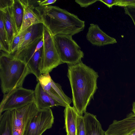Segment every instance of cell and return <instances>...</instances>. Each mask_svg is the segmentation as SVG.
<instances>
[{"mask_svg":"<svg viewBox=\"0 0 135 135\" xmlns=\"http://www.w3.org/2000/svg\"><path fill=\"white\" fill-rule=\"evenodd\" d=\"M32 25L31 21L27 15L24 9L23 16L21 29L19 33L27 29Z\"/></svg>","mask_w":135,"mask_h":135,"instance_id":"cb8c5ba5","label":"cell"},{"mask_svg":"<svg viewBox=\"0 0 135 135\" xmlns=\"http://www.w3.org/2000/svg\"><path fill=\"white\" fill-rule=\"evenodd\" d=\"M35 100L22 107L11 110L13 130L23 134L29 123L39 111Z\"/></svg>","mask_w":135,"mask_h":135,"instance_id":"ba28073f","label":"cell"},{"mask_svg":"<svg viewBox=\"0 0 135 135\" xmlns=\"http://www.w3.org/2000/svg\"><path fill=\"white\" fill-rule=\"evenodd\" d=\"M34 101V90L22 87L15 89L4 94L0 104V115L4 111L22 107Z\"/></svg>","mask_w":135,"mask_h":135,"instance_id":"8992f818","label":"cell"},{"mask_svg":"<svg viewBox=\"0 0 135 135\" xmlns=\"http://www.w3.org/2000/svg\"><path fill=\"white\" fill-rule=\"evenodd\" d=\"M67 76L71 89L73 107L79 115L83 116L98 88V73L81 61L68 65Z\"/></svg>","mask_w":135,"mask_h":135,"instance_id":"6da1fadb","label":"cell"},{"mask_svg":"<svg viewBox=\"0 0 135 135\" xmlns=\"http://www.w3.org/2000/svg\"><path fill=\"white\" fill-rule=\"evenodd\" d=\"M43 45L41 60L42 74L49 73L62 62L57 52L53 36L43 24Z\"/></svg>","mask_w":135,"mask_h":135,"instance_id":"5b68a950","label":"cell"},{"mask_svg":"<svg viewBox=\"0 0 135 135\" xmlns=\"http://www.w3.org/2000/svg\"><path fill=\"white\" fill-rule=\"evenodd\" d=\"M0 45H2L6 52L11 54L10 46L3 22V15L0 10Z\"/></svg>","mask_w":135,"mask_h":135,"instance_id":"44dd1931","label":"cell"},{"mask_svg":"<svg viewBox=\"0 0 135 135\" xmlns=\"http://www.w3.org/2000/svg\"><path fill=\"white\" fill-rule=\"evenodd\" d=\"M56 0H46L44 1H37L39 6H47L50 4L53 3L55 2Z\"/></svg>","mask_w":135,"mask_h":135,"instance_id":"f546056e","label":"cell"},{"mask_svg":"<svg viewBox=\"0 0 135 135\" xmlns=\"http://www.w3.org/2000/svg\"><path fill=\"white\" fill-rule=\"evenodd\" d=\"M127 135H135V129Z\"/></svg>","mask_w":135,"mask_h":135,"instance_id":"1f68e13d","label":"cell"},{"mask_svg":"<svg viewBox=\"0 0 135 135\" xmlns=\"http://www.w3.org/2000/svg\"><path fill=\"white\" fill-rule=\"evenodd\" d=\"M43 24L33 25L28 28L23 42L14 55L18 54L28 46L43 36Z\"/></svg>","mask_w":135,"mask_h":135,"instance_id":"4fadbf2b","label":"cell"},{"mask_svg":"<svg viewBox=\"0 0 135 135\" xmlns=\"http://www.w3.org/2000/svg\"><path fill=\"white\" fill-rule=\"evenodd\" d=\"M28 28L19 33L14 38L10 46L11 54H14L22 44Z\"/></svg>","mask_w":135,"mask_h":135,"instance_id":"7402d4cb","label":"cell"},{"mask_svg":"<svg viewBox=\"0 0 135 135\" xmlns=\"http://www.w3.org/2000/svg\"><path fill=\"white\" fill-rule=\"evenodd\" d=\"M12 10L13 18L19 33L20 31L24 14L23 8L20 0H13Z\"/></svg>","mask_w":135,"mask_h":135,"instance_id":"d6986e66","label":"cell"},{"mask_svg":"<svg viewBox=\"0 0 135 135\" xmlns=\"http://www.w3.org/2000/svg\"><path fill=\"white\" fill-rule=\"evenodd\" d=\"M54 120L51 108L40 110L27 125L23 135H42L51 128Z\"/></svg>","mask_w":135,"mask_h":135,"instance_id":"52a82bcc","label":"cell"},{"mask_svg":"<svg viewBox=\"0 0 135 135\" xmlns=\"http://www.w3.org/2000/svg\"><path fill=\"white\" fill-rule=\"evenodd\" d=\"M64 117L65 128L68 135H77L76 120L79 115L73 107L70 106L65 107Z\"/></svg>","mask_w":135,"mask_h":135,"instance_id":"2e32d148","label":"cell"},{"mask_svg":"<svg viewBox=\"0 0 135 135\" xmlns=\"http://www.w3.org/2000/svg\"><path fill=\"white\" fill-rule=\"evenodd\" d=\"M67 135H68V134H67Z\"/></svg>","mask_w":135,"mask_h":135,"instance_id":"d6a6232c","label":"cell"},{"mask_svg":"<svg viewBox=\"0 0 135 135\" xmlns=\"http://www.w3.org/2000/svg\"><path fill=\"white\" fill-rule=\"evenodd\" d=\"M13 0H0V10L12 6Z\"/></svg>","mask_w":135,"mask_h":135,"instance_id":"83f0119b","label":"cell"},{"mask_svg":"<svg viewBox=\"0 0 135 135\" xmlns=\"http://www.w3.org/2000/svg\"><path fill=\"white\" fill-rule=\"evenodd\" d=\"M27 16L32 25L43 23L39 16L36 12L35 7L30 1L20 0Z\"/></svg>","mask_w":135,"mask_h":135,"instance_id":"ffe728a7","label":"cell"},{"mask_svg":"<svg viewBox=\"0 0 135 135\" xmlns=\"http://www.w3.org/2000/svg\"><path fill=\"white\" fill-rule=\"evenodd\" d=\"M97 1L98 0H76L75 2L80 5L81 7L86 8L91 5Z\"/></svg>","mask_w":135,"mask_h":135,"instance_id":"4316f807","label":"cell"},{"mask_svg":"<svg viewBox=\"0 0 135 135\" xmlns=\"http://www.w3.org/2000/svg\"><path fill=\"white\" fill-rule=\"evenodd\" d=\"M35 10L53 36L60 34L72 36L84 28V21L74 14L56 6H37Z\"/></svg>","mask_w":135,"mask_h":135,"instance_id":"7a4b0ae2","label":"cell"},{"mask_svg":"<svg viewBox=\"0 0 135 135\" xmlns=\"http://www.w3.org/2000/svg\"><path fill=\"white\" fill-rule=\"evenodd\" d=\"M124 9L125 13L131 18L135 26V6L127 7Z\"/></svg>","mask_w":135,"mask_h":135,"instance_id":"d4e9b609","label":"cell"},{"mask_svg":"<svg viewBox=\"0 0 135 135\" xmlns=\"http://www.w3.org/2000/svg\"><path fill=\"white\" fill-rule=\"evenodd\" d=\"M34 92L35 102L39 110L61 106L59 103L45 91L39 81L36 85Z\"/></svg>","mask_w":135,"mask_h":135,"instance_id":"7c38bea8","label":"cell"},{"mask_svg":"<svg viewBox=\"0 0 135 135\" xmlns=\"http://www.w3.org/2000/svg\"><path fill=\"white\" fill-rule=\"evenodd\" d=\"M99 1L105 4L109 8H110L114 5L116 6L118 0H99Z\"/></svg>","mask_w":135,"mask_h":135,"instance_id":"f1b7e54d","label":"cell"},{"mask_svg":"<svg viewBox=\"0 0 135 135\" xmlns=\"http://www.w3.org/2000/svg\"><path fill=\"white\" fill-rule=\"evenodd\" d=\"M132 110V112L135 115V101L133 103Z\"/></svg>","mask_w":135,"mask_h":135,"instance_id":"4dcf8cb0","label":"cell"},{"mask_svg":"<svg viewBox=\"0 0 135 135\" xmlns=\"http://www.w3.org/2000/svg\"><path fill=\"white\" fill-rule=\"evenodd\" d=\"M86 135H105L96 115L86 112L83 116Z\"/></svg>","mask_w":135,"mask_h":135,"instance_id":"9a60e30c","label":"cell"},{"mask_svg":"<svg viewBox=\"0 0 135 135\" xmlns=\"http://www.w3.org/2000/svg\"><path fill=\"white\" fill-rule=\"evenodd\" d=\"M12 7L0 10L3 14L4 23L10 46L14 37L18 34L13 17Z\"/></svg>","mask_w":135,"mask_h":135,"instance_id":"5bb4252c","label":"cell"},{"mask_svg":"<svg viewBox=\"0 0 135 135\" xmlns=\"http://www.w3.org/2000/svg\"><path fill=\"white\" fill-rule=\"evenodd\" d=\"M43 36L28 46L18 54L13 55L14 57L23 61L26 64L35 53L41 49L43 45Z\"/></svg>","mask_w":135,"mask_h":135,"instance_id":"e0dca14e","label":"cell"},{"mask_svg":"<svg viewBox=\"0 0 135 135\" xmlns=\"http://www.w3.org/2000/svg\"><path fill=\"white\" fill-rule=\"evenodd\" d=\"M87 40L93 45L98 46L117 43L116 40L107 35L97 24H90L86 35Z\"/></svg>","mask_w":135,"mask_h":135,"instance_id":"8fae6325","label":"cell"},{"mask_svg":"<svg viewBox=\"0 0 135 135\" xmlns=\"http://www.w3.org/2000/svg\"><path fill=\"white\" fill-rule=\"evenodd\" d=\"M77 135H86L83 116L78 115L76 120Z\"/></svg>","mask_w":135,"mask_h":135,"instance_id":"603a6c76","label":"cell"},{"mask_svg":"<svg viewBox=\"0 0 135 135\" xmlns=\"http://www.w3.org/2000/svg\"><path fill=\"white\" fill-rule=\"evenodd\" d=\"M38 81L45 91L61 106L65 107L70 106L72 102L71 99L65 94L60 85L52 79L49 73L42 74Z\"/></svg>","mask_w":135,"mask_h":135,"instance_id":"9c48e42d","label":"cell"},{"mask_svg":"<svg viewBox=\"0 0 135 135\" xmlns=\"http://www.w3.org/2000/svg\"><path fill=\"white\" fill-rule=\"evenodd\" d=\"M31 73L26 64L13 55L0 50V78L4 94L22 87L26 77Z\"/></svg>","mask_w":135,"mask_h":135,"instance_id":"3957f363","label":"cell"},{"mask_svg":"<svg viewBox=\"0 0 135 135\" xmlns=\"http://www.w3.org/2000/svg\"><path fill=\"white\" fill-rule=\"evenodd\" d=\"M135 129V115L133 112L128 114L121 120H113L105 135H127Z\"/></svg>","mask_w":135,"mask_h":135,"instance_id":"30bf717a","label":"cell"},{"mask_svg":"<svg viewBox=\"0 0 135 135\" xmlns=\"http://www.w3.org/2000/svg\"><path fill=\"white\" fill-rule=\"evenodd\" d=\"M56 47L62 62L68 65L75 64L81 61L84 53L73 39L72 36L58 35L53 36Z\"/></svg>","mask_w":135,"mask_h":135,"instance_id":"277c9868","label":"cell"},{"mask_svg":"<svg viewBox=\"0 0 135 135\" xmlns=\"http://www.w3.org/2000/svg\"><path fill=\"white\" fill-rule=\"evenodd\" d=\"M0 135H13L12 115L11 110L0 115Z\"/></svg>","mask_w":135,"mask_h":135,"instance_id":"ac0fdd59","label":"cell"},{"mask_svg":"<svg viewBox=\"0 0 135 135\" xmlns=\"http://www.w3.org/2000/svg\"><path fill=\"white\" fill-rule=\"evenodd\" d=\"M116 6L124 7V8L128 6H135V0H118Z\"/></svg>","mask_w":135,"mask_h":135,"instance_id":"484cf974","label":"cell"}]
</instances>
